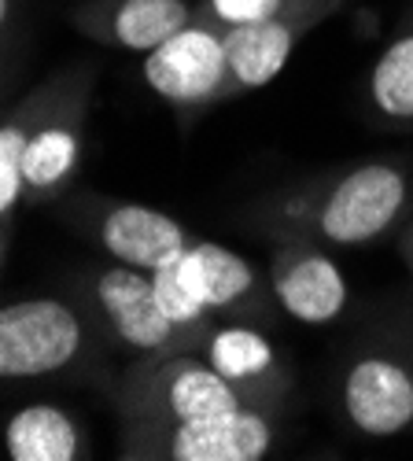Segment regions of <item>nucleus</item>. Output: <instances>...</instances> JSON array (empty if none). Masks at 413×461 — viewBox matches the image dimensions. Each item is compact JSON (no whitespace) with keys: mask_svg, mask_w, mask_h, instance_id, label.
Returning a JSON list of instances; mask_svg holds the SVG:
<instances>
[{"mask_svg":"<svg viewBox=\"0 0 413 461\" xmlns=\"http://www.w3.org/2000/svg\"><path fill=\"white\" fill-rule=\"evenodd\" d=\"M270 288L277 306L303 325H328L347 311V281L328 251L318 240L295 237L274 251Z\"/></svg>","mask_w":413,"mask_h":461,"instance_id":"obj_9","label":"nucleus"},{"mask_svg":"<svg viewBox=\"0 0 413 461\" xmlns=\"http://www.w3.org/2000/svg\"><path fill=\"white\" fill-rule=\"evenodd\" d=\"M369 107L384 122L413 130V23H406L373 63Z\"/></svg>","mask_w":413,"mask_h":461,"instance_id":"obj_16","label":"nucleus"},{"mask_svg":"<svg viewBox=\"0 0 413 461\" xmlns=\"http://www.w3.org/2000/svg\"><path fill=\"white\" fill-rule=\"evenodd\" d=\"M310 26H318V19L299 15V19H262V23L221 30L237 96L270 86L277 74L284 70V63L292 59L295 45L303 41V33Z\"/></svg>","mask_w":413,"mask_h":461,"instance_id":"obj_14","label":"nucleus"},{"mask_svg":"<svg viewBox=\"0 0 413 461\" xmlns=\"http://www.w3.org/2000/svg\"><path fill=\"white\" fill-rule=\"evenodd\" d=\"M174 270L211 318L233 314L237 321L258 325L262 318L274 314L277 299L270 277H262L244 255H237L225 244L193 240V248L174 262Z\"/></svg>","mask_w":413,"mask_h":461,"instance_id":"obj_8","label":"nucleus"},{"mask_svg":"<svg viewBox=\"0 0 413 461\" xmlns=\"http://www.w3.org/2000/svg\"><path fill=\"white\" fill-rule=\"evenodd\" d=\"M144 82L170 107H211L237 96L221 30L203 19L181 26L144 56Z\"/></svg>","mask_w":413,"mask_h":461,"instance_id":"obj_6","label":"nucleus"},{"mask_svg":"<svg viewBox=\"0 0 413 461\" xmlns=\"http://www.w3.org/2000/svg\"><path fill=\"white\" fill-rule=\"evenodd\" d=\"M4 248H8V240H4V233H0V266H4Z\"/></svg>","mask_w":413,"mask_h":461,"instance_id":"obj_22","label":"nucleus"},{"mask_svg":"<svg viewBox=\"0 0 413 461\" xmlns=\"http://www.w3.org/2000/svg\"><path fill=\"white\" fill-rule=\"evenodd\" d=\"M85 351V321L67 299L37 295L0 306V380L63 373Z\"/></svg>","mask_w":413,"mask_h":461,"instance_id":"obj_5","label":"nucleus"},{"mask_svg":"<svg viewBox=\"0 0 413 461\" xmlns=\"http://www.w3.org/2000/svg\"><path fill=\"white\" fill-rule=\"evenodd\" d=\"M89 303L100 314L107 336L137 355H163V351H203V336L181 329L166 318L156 299L152 274L137 266H96L89 274Z\"/></svg>","mask_w":413,"mask_h":461,"instance_id":"obj_4","label":"nucleus"},{"mask_svg":"<svg viewBox=\"0 0 413 461\" xmlns=\"http://www.w3.org/2000/svg\"><path fill=\"white\" fill-rule=\"evenodd\" d=\"M8 15H12V0H0V30H4Z\"/></svg>","mask_w":413,"mask_h":461,"instance_id":"obj_21","label":"nucleus"},{"mask_svg":"<svg viewBox=\"0 0 413 461\" xmlns=\"http://www.w3.org/2000/svg\"><path fill=\"white\" fill-rule=\"evenodd\" d=\"M274 447L270 410L240 406L233 413L177 420V425H126V457L166 461H262Z\"/></svg>","mask_w":413,"mask_h":461,"instance_id":"obj_3","label":"nucleus"},{"mask_svg":"<svg viewBox=\"0 0 413 461\" xmlns=\"http://www.w3.org/2000/svg\"><path fill=\"white\" fill-rule=\"evenodd\" d=\"M402 255H406L409 270H413V229H409V233H406V240H402Z\"/></svg>","mask_w":413,"mask_h":461,"instance_id":"obj_20","label":"nucleus"},{"mask_svg":"<svg viewBox=\"0 0 413 461\" xmlns=\"http://www.w3.org/2000/svg\"><path fill=\"white\" fill-rule=\"evenodd\" d=\"M200 355L233 384L247 406L274 410L284 399V392L292 388V373L284 369L277 348L270 343V336L255 329L251 321H233V325L211 329Z\"/></svg>","mask_w":413,"mask_h":461,"instance_id":"obj_11","label":"nucleus"},{"mask_svg":"<svg viewBox=\"0 0 413 461\" xmlns=\"http://www.w3.org/2000/svg\"><path fill=\"white\" fill-rule=\"evenodd\" d=\"M59 93L63 86L56 89L52 107L45 111V119L37 122L26 144V163H22L26 200L56 196L82 163V100L78 96L59 100Z\"/></svg>","mask_w":413,"mask_h":461,"instance_id":"obj_13","label":"nucleus"},{"mask_svg":"<svg viewBox=\"0 0 413 461\" xmlns=\"http://www.w3.org/2000/svg\"><path fill=\"white\" fill-rule=\"evenodd\" d=\"M89 229L111 262L137 266L148 274L166 270L193 248L189 229L174 214L144 203H100L89 214Z\"/></svg>","mask_w":413,"mask_h":461,"instance_id":"obj_10","label":"nucleus"},{"mask_svg":"<svg viewBox=\"0 0 413 461\" xmlns=\"http://www.w3.org/2000/svg\"><path fill=\"white\" fill-rule=\"evenodd\" d=\"M196 19L189 0H89L74 12V26L93 41L148 56L166 37Z\"/></svg>","mask_w":413,"mask_h":461,"instance_id":"obj_12","label":"nucleus"},{"mask_svg":"<svg viewBox=\"0 0 413 461\" xmlns=\"http://www.w3.org/2000/svg\"><path fill=\"white\" fill-rule=\"evenodd\" d=\"M4 450L12 461H78L85 457V439L67 410L33 402L8 417Z\"/></svg>","mask_w":413,"mask_h":461,"instance_id":"obj_15","label":"nucleus"},{"mask_svg":"<svg viewBox=\"0 0 413 461\" xmlns=\"http://www.w3.org/2000/svg\"><path fill=\"white\" fill-rule=\"evenodd\" d=\"M347 425L369 439H391L413 429V351L369 348L351 358L340 384Z\"/></svg>","mask_w":413,"mask_h":461,"instance_id":"obj_7","label":"nucleus"},{"mask_svg":"<svg viewBox=\"0 0 413 461\" xmlns=\"http://www.w3.org/2000/svg\"><path fill=\"white\" fill-rule=\"evenodd\" d=\"M240 406H247L240 392L196 351L144 355L119 388V413L126 425H177L233 413Z\"/></svg>","mask_w":413,"mask_h":461,"instance_id":"obj_2","label":"nucleus"},{"mask_svg":"<svg viewBox=\"0 0 413 461\" xmlns=\"http://www.w3.org/2000/svg\"><path fill=\"white\" fill-rule=\"evenodd\" d=\"M152 288H156V299H159V306L166 311L170 321H177L181 329H189V332H196V336H203V339L211 336V329H214L211 314L196 303V295L184 288V281L177 277L174 266H166V270H156V274H152Z\"/></svg>","mask_w":413,"mask_h":461,"instance_id":"obj_19","label":"nucleus"},{"mask_svg":"<svg viewBox=\"0 0 413 461\" xmlns=\"http://www.w3.org/2000/svg\"><path fill=\"white\" fill-rule=\"evenodd\" d=\"M409 207V170L369 159L303 188L281 207V221L325 248H362L381 240Z\"/></svg>","mask_w":413,"mask_h":461,"instance_id":"obj_1","label":"nucleus"},{"mask_svg":"<svg viewBox=\"0 0 413 461\" xmlns=\"http://www.w3.org/2000/svg\"><path fill=\"white\" fill-rule=\"evenodd\" d=\"M344 0H200L196 19L229 30V26H247L262 19H328Z\"/></svg>","mask_w":413,"mask_h":461,"instance_id":"obj_18","label":"nucleus"},{"mask_svg":"<svg viewBox=\"0 0 413 461\" xmlns=\"http://www.w3.org/2000/svg\"><path fill=\"white\" fill-rule=\"evenodd\" d=\"M52 89H56V82L37 89L22 107H15L8 119L0 122V221H8L26 196V181H22L26 144L33 137L37 122L45 119V111L52 107V100H49Z\"/></svg>","mask_w":413,"mask_h":461,"instance_id":"obj_17","label":"nucleus"}]
</instances>
